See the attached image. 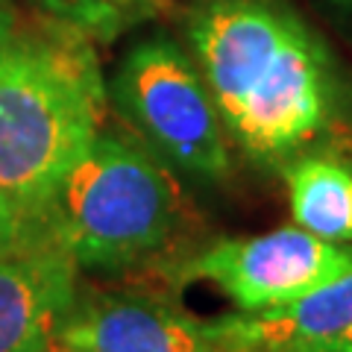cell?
Returning <instances> with one entry per match:
<instances>
[{"label": "cell", "mask_w": 352, "mask_h": 352, "mask_svg": "<svg viewBox=\"0 0 352 352\" xmlns=\"http://www.w3.org/2000/svg\"><path fill=\"white\" fill-rule=\"evenodd\" d=\"M21 229H24V220H21L15 214V208L0 197V250H3L6 244H12Z\"/></svg>", "instance_id": "obj_11"}, {"label": "cell", "mask_w": 352, "mask_h": 352, "mask_svg": "<svg viewBox=\"0 0 352 352\" xmlns=\"http://www.w3.org/2000/svg\"><path fill=\"white\" fill-rule=\"evenodd\" d=\"M47 21L82 32L94 44H109L144 24L162 9L159 0H32Z\"/></svg>", "instance_id": "obj_10"}, {"label": "cell", "mask_w": 352, "mask_h": 352, "mask_svg": "<svg viewBox=\"0 0 352 352\" xmlns=\"http://www.w3.org/2000/svg\"><path fill=\"white\" fill-rule=\"evenodd\" d=\"M53 344L71 352H223L212 320L168 294L82 285Z\"/></svg>", "instance_id": "obj_6"}, {"label": "cell", "mask_w": 352, "mask_h": 352, "mask_svg": "<svg viewBox=\"0 0 352 352\" xmlns=\"http://www.w3.org/2000/svg\"><path fill=\"white\" fill-rule=\"evenodd\" d=\"M109 88L94 41L53 21L0 44V197L38 220L106 124Z\"/></svg>", "instance_id": "obj_2"}, {"label": "cell", "mask_w": 352, "mask_h": 352, "mask_svg": "<svg viewBox=\"0 0 352 352\" xmlns=\"http://www.w3.org/2000/svg\"><path fill=\"white\" fill-rule=\"evenodd\" d=\"M223 352H308L352 329V270L264 311L212 317Z\"/></svg>", "instance_id": "obj_8"}, {"label": "cell", "mask_w": 352, "mask_h": 352, "mask_svg": "<svg viewBox=\"0 0 352 352\" xmlns=\"http://www.w3.org/2000/svg\"><path fill=\"white\" fill-rule=\"evenodd\" d=\"M80 294L74 264L44 220L0 250V352H47Z\"/></svg>", "instance_id": "obj_7"}, {"label": "cell", "mask_w": 352, "mask_h": 352, "mask_svg": "<svg viewBox=\"0 0 352 352\" xmlns=\"http://www.w3.org/2000/svg\"><path fill=\"white\" fill-rule=\"evenodd\" d=\"M159 3H162V6H168V3H170V0H159Z\"/></svg>", "instance_id": "obj_16"}, {"label": "cell", "mask_w": 352, "mask_h": 352, "mask_svg": "<svg viewBox=\"0 0 352 352\" xmlns=\"http://www.w3.org/2000/svg\"><path fill=\"white\" fill-rule=\"evenodd\" d=\"M109 103L179 182L217 188L232 176V141L191 53L170 36H147L124 53Z\"/></svg>", "instance_id": "obj_4"}, {"label": "cell", "mask_w": 352, "mask_h": 352, "mask_svg": "<svg viewBox=\"0 0 352 352\" xmlns=\"http://www.w3.org/2000/svg\"><path fill=\"white\" fill-rule=\"evenodd\" d=\"M338 3H344V6H349V9H352V0H338Z\"/></svg>", "instance_id": "obj_15"}, {"label": "cell", "mask_w": 352, "mask_h": 352, "mask_svg": "<svg viewBox=\"0 0 352 352\" xmlns=\"http://www.w3.org/2000/svg\"><path fill=\"white\" fill-rule=\"evenodd\" d=\"M352 270V244H332L300 226L220 238L173 264V282H208L235 311H264L291 302Z\"/></svg>", "instance_id": "obj_5"}, {"label": "cell", "mask_w": 352, "mask_h": 352, "mask_svg": "<svg viewBox=\"0 0 352 352\" xmlns=\"http://www.w3.org/2000/svg\"><path fill=\"white\" fill-rule=\"evenodd\" d=\"M282 176L294 226L332 244H352V159L344 150H308Z\"/></svg>", "instance_id": "obj_9"}, {"label": "cell", "mask_w": 352, "mask_h": 352, "mask_svg": "<svg viewBox=\"0 0 352 352\" xmlns=\"http://www.w3.org/2000/svg\"><path fill=\"white\" fill-rule=\"evenodd\" d=\"M185 50L232 147L282 173L308 150L352 138V88L329 44L285 0H194Z\"/></svg>", "instance_id": "obj_1"}, {"label": "cell", "mask_w": 352, "mask_h": 352, "mask_svg": "<svg viewBox=\"0 0 352 352\" xmlns=\"http://www.w3.org/2000/svg\"><path fill=\"white\" fill-rule=\"evenodd\" d=\"M18 27H21V18H18L15 3L12 0H0V44L12 38Z\"/></svg>", "instance_id": "obj_12"}, {"label": "cell", "mask_w": 352, "mask_h": 352, "mask_svg": "<svg viewBox=\"0 0 352 352\" xmlns=\"http://www.w3.org/2000/svg\"><path fill=\"white\" fill-rule=\"evenodd\" d=\"M308 352H352V329H346L344 335H338L332 340H326V344L311 346Z\"/></svg>", "instance_id": "obj_13"}, {"label": "cell", "mask_w": 352, "mask_h": 352, "mask_svg": "<svg viewBox=\"0 0 352 352\" xmlns=\"http://www.w3.org/2000/svg\"><path fill=\"white\" fill-rule=\"evenodd\" d=\"M80 273L124 276L159 261L182 235L179 179L129 129H100L38 217Z\"/></svg>", "instance_id": "obj_3"}, {"label": "cell", "mask_w": 352, "mask_h": 352, "mask_svg": "<svg viewBox=\"0 0 352 352\" xmlns=\"http://www.w3.org/2000/svg\"><path fill=\"white\" fill-rule=\"evenodd\" d=\"M47 352H71V349H62V346H56V344H53V346H50Z\"/></svg>", "instance_id": "obj_14"}]
</instances>
